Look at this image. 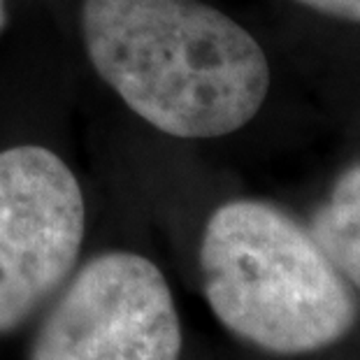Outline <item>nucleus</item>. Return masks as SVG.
Returning <instances> with one entry per match:
<instances>
[{
    "label": "nucleus",
    "mask_w": 360,
    "mask_h": 360,
    "mask_svg": "<svg viewBox=\"0 0 360 360\" xmlns=\"http://www.w3.org/2000/svg\"><path fill=\"white\" fill-rule=\"evenodd\" d=\"M181 319L151 258L114 249L91 258L37 328L28 360H181Z\"/></svg>",
    "instance_id": "nucleus-3"
},
{
    "label": "nucleus",
    "mask_w": 360,
    "mask_h": 360,
    "mask_svg": "<svg viewBox=\"0 0 360 360\" xmlns=\"http://www.w3.org/2000/svg\"><path fill=\"white\" fill-rule=\"evenodd\" d=\"M82 37L128 110L181 140L244 128L270 91L256 37L202 0H84Z\"/></svg>",
    "instance_id": "nucleus-1"
},
{
    "label": "nucleus",
    "mask_w": 360,
    "mask_h": 360,
    "mask_svg": "<svg viewBox=\"0 0 360 360\" xmlns=\"http://www.w3.org/2000/svg\"><path fill=\"white\" fill-rule=\"evenodd\" d=\"M86 235L82 184L40 144L0 151V335L65 286Z\"/></svg>",
    "instance_id": "nucleus-4"
},
{
    "label": "nucleus",
    "mask_w": 360,
    "mask_h": 360,
    "mask_svg": "<svg viewBox=\"0 0 360 360\" xmlns=\"http://www.w3.org/2000/svg\"><path fill=\"white\" fill-rule=\"evenodd\" d=\"M200 272L219 323L267 354H314L354 328L356 307L340 272L307 231L267 202L214 210Z\"/></svg>",
    "instance_id": "nucleus-2"
},
{
    "label": "nucleus",
    "mask_w": 360,
    "mask_h": 360,
    "mask_svg": "<svg viewBox=\"0 0 360 360\" xmlns=\"http://www.w3.org/2000/svg\"><path fill=\"white\" fill-rule=\"evenodd\" d=\"M295 3H302L311 7V10L330 14V17L358 21L360 24V0H295Z\"/></svg>",
    "instance_id": "nucleus-6"
},
{
    "label": "nucleus",
    "mask_w": 360,
    "mask_h": 360,
    "mask_svg": "<svg viewBox=\"0 0 360 360\" xmlns=\"http://www.w3.org/2000/svg\"><path fill=\"white\" fill-rule=\"evenodd\" d=\"M5 21H7V10H5V0H0V33L5 28Z\"/></svg>",
    "instance_id": "nucleus-7"
},
{
    "label": "nucleus",
    "mask_w": 360,
    "mask_h": 360,
    "mask_svg": "<svg viewBox=\"0 0 360 360\" xmlns=\"http://www.w3.org/2000/svg\"><path fill=\"white\" fill-rule=\"evenodd\" d=\"M311 237L335 270L360 288V165L349 167L337 179L314 219Z\"/></svg>",
    "instance_id": "nucleus-5"
}]
</instances>
